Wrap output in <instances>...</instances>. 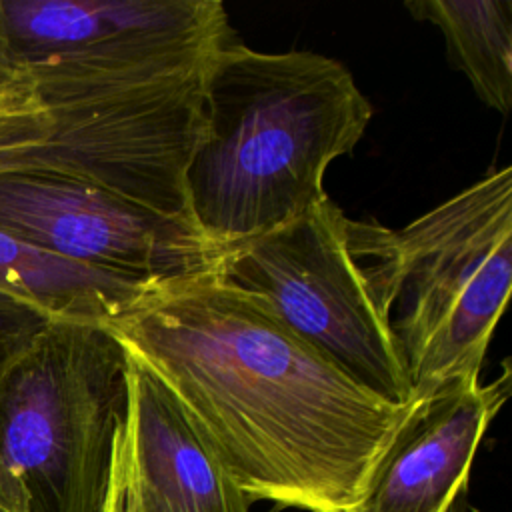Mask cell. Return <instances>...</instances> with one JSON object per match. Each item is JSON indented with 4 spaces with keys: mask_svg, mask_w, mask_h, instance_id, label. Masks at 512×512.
Listing matches in <instances>:
<instances>
[{
    "mask_svg": "<svg viewBox=\"0 0 512 512\" xmlns=\"http://www.w3.org/2000/svg\"><path fill=\"white\" fill-rule=\"evenodd\" d=\"M104 326L250 500L348 512L414 402L350 378L216 268L150 284Z\"/></svg>",
    "mask_w": 512,
    "mask_h": 512,
    "instance_id": "cell-1",
    "label": "cell"
},
{
    "mask_svg": "<svg viewBox=\"0 0 512 512\" xmlns=\"http://www.w3.org/2000/svg\"><path fill=\"white\" fill-rule=\"evenodd\" d=\"M202 90L184 194L194 226L222 250L322 202L328 166L356 148L372 118L346 66L308 50L228 40L210 56Z\"/></svg>",
    "mask_w": 512,
    "mask_h": 512,
    "instance_id": "cell-2",
    "label": "cell"
},
{
    "mask_svg": "<svg viewBox=\"0 0 512 512\" xmlns=\"http://www.w3.org/2000/svg\"><path fill=\"white\" fill-rule=\"evenodd\" d=\"M126 398L122 342L48 320L0 372V510L110 512Z\"/></svg>",
    "mask_w": 512,
    "mask_h": 512,
    "instance_id": "cell-3",
    "label": "cell"
},
{
    "mask_svg": "<svg viewBox=\"0 0 512 512\" xmlns=\"http://www.w3.org/2000/svg\"><path fill=\"white\" fill-rule=\"evenodd\" d=\"M216 270L374 394L414 400L390 324L396 230L352 220L326 196L284 226L226 248Z\"/></svg>",
    "mask_w": 512,
    "mask_h": 512,
    "instance_id": "cell-4",
    "label": "cell"
},
{
    "mask_svg": "<svg viewBox=\"0 0 512 512\" xmlns=\"http://www.w3.org/2000/svg\"><path fill=\"white\" fill-rule=\"evenodd\" d=\"M390 314L414 398L480 380L512 288V168L478 182L396 230Z\"/></svg>",
    "mask_w": 512,
    "mask_h": 512,
    "instance_id": "cell-5",
    "label": "cell"
},
{
    "mask_svg": "<svg viewBox=\"0 0 512 512\" xmlns=\"http://www.w3.org/2000/svg\"><path fill=\"white\" fill-rule=\"evenodd\" d=\"M208 60L160 74L30 72L50 130L12 150L8 170L74 176L190 220L184 172L202 136Z\"/></svg>",
    "mask_w": 512,
    "mask_h": 512,
    "instance_id": "cell-6",
    "label": "cell"
},
{
    "mask_svg": "<svg viewBox=\"0 0 512 512\" xmlns=\"http://www.w3.org/2000/svg\"><path fill=\"white\" fill-rule=\"evenodd\" d=\"M0 232L142 284L216 268L224 252L186 218L46 170L0 172Z\"/></svg>",
    "mask_w": 512,
    "mask_h": 512,
    "instance_id": "cell-7",
    "label": "cell"
},
{
    "mask_svg": "<svg viewBox=\"0 0 512 512\" xmlns=\"http://www.w3.org/2000/svg\"><path fill=\"white\" fill-rule=\"evenodd\" d=\"M0 12L28 72H174L230 40L218 0H0Z\"/></svg>",
    "mask_w": 512,
    "mask_h": 512,
    "instance_id": "cell-8",
    "label": "cell"
},
{
    "mask_svg": "<svg viewBox=\"0 0 512 512\" xmlns=\"http://www.w3.org/2000/svg\"><path fill=\"white\" fill-rule=\"evenodd\" d=\"M508 394L504 366L488 384L462 380L414 398L348 512H450Z\"/></svg>",
    "mask_w": 512,
    "mask_h": 512,
    "instance_id": "cell-9",
    "label": "cell"
},
{
    "mask_svg": "<svg viewBox=\"0 0 512 512\" xmlns=\"http://www.w3.org/2000/svg\"><path fill=\"white\" fill-rule=\"evenodd\" d=\"M110 512H250L246 492L130 352Z\"/></svg>",
    "mask_w": 512,
    "mask_h": 512,
    "instance_id": "cell-10",
    "label": "cell"
},
{
    "mask_svg": "<svg viewBox=\"0 0 512 512\" xmlns=\"http://www.w3.org/2000/svg\"><path fill=\"white\" fill-rule=\"evenodd\" d=\"M148 286L0 232V292L28 302L50 318L108 324Z\"/></svg>",
    "mask_w": 512,
    "mask_h": 512,
    "instance_id": "cell-11",
    "label": "cell"
},
{
    "mask_svg": "<svg viewBox=\"0 0 512 512\" xmlns=\"http://www.w3.org/2000/svg\"><path fill=\"white\" fill-rule=\"evenodd\" d=\"M406 10L434 24L450 62L468 78L476 96L508 114L512 100V4L510 0H412Z\"/></svg>",
    "mask_w": 512,
    "mask_h": 512,
    "instance_id": "cell-12",
    "label": "cell"
},
{
    "mask_svg": "<svg viewBox=\"0 0 512 512\" xmlns=\"http://www.w3.org/2000/svg\"><path fill=\"white\" fill-rule=\"evenodd\" d=\"M50 116L26 66L14 56L0 12V146L44 142Z\"/></svg>",
    "mask_w": 512,
    "mask_h": 512,
    "instance_id": "cell-13",
    "label": "cell"
},
{
    "mask_svg": "<svg viewBox=\"0 0 512 512\" xmlns=\"http://www.w3.org/2000/svg\"><path fill=\"white\" fill-rule=\"evenodd\" d=\"M48 320L28 302L0 292V372Z\"/></svg>",
    "mask_w": 512,
    "mask_h": 512,
    "instance_id": "cell-14",
    "label": "cell"
},
{
    "mask_svg": "<svg viewBox=\"0 0 512 512\" xmlns=\"http://www.w3.org/2000/svg\"><path fill=\"white\" fill-rule=\"evenodd\" d=\"M0 512H4V510H0Z\"/></svg>",
    "mask_w": 512,
    "mask_h": 512,
    "instance_id": "cell-15",
    "label": "cell"
}]
</instances>
